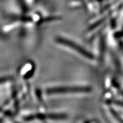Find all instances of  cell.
Segmentation results:
<instances>
[{
    "instance_id": "cell-1",
    "label": "cell",
    "mask_w": 123,
    "mask_h": 123,
    "mask_svg": "<svg viewBox=\"0 0 123 123\" xmlns=\"http://www.w3.org/2000/svg\"><path fill=\"white\" fill-rule=\"evenodd\" d=\"M55 42L58 44H61L63 46L68 47L71 50H74L75 52L80 54L84 57L88 58L89 59L92 60L95 58L94 55L92 53L88 51L87 49L84 48L79 43L75 42L74 40L67 37V35H58L55 38Z\"/></svg>"
},
{
    "instance_id": "cell-2",
    "label": "cell",
    "mask_w": 123,
    "mask_h": 123,
    "mask_svg": "<svg viewBox=\"0 0 123 123\" xmlns=\"http://www.w3.org/2000/svg\"><path fill=\"white\" fill-rule=\"evenodd\" d=\"M91 91V88L87 87H56L51 88L47 90V93H82L89 92Z\"/></svg>"
},
{
    "instance_id": "cell-3",
    "label": "cell",
    "mask_w": 123,
    "mask_h": 123,
    "mask_svg": "<svg viewBox=\"0 0 123 123\" xmlns=\"http://www.w3.org/2000/svg\"><path fill=\"white\" fill-rule=\"evenodd\" d=\"M113 103H115L116 105L121 106V107H123V102H121V101H113Z\"/></svg>"
}]
</instances>
